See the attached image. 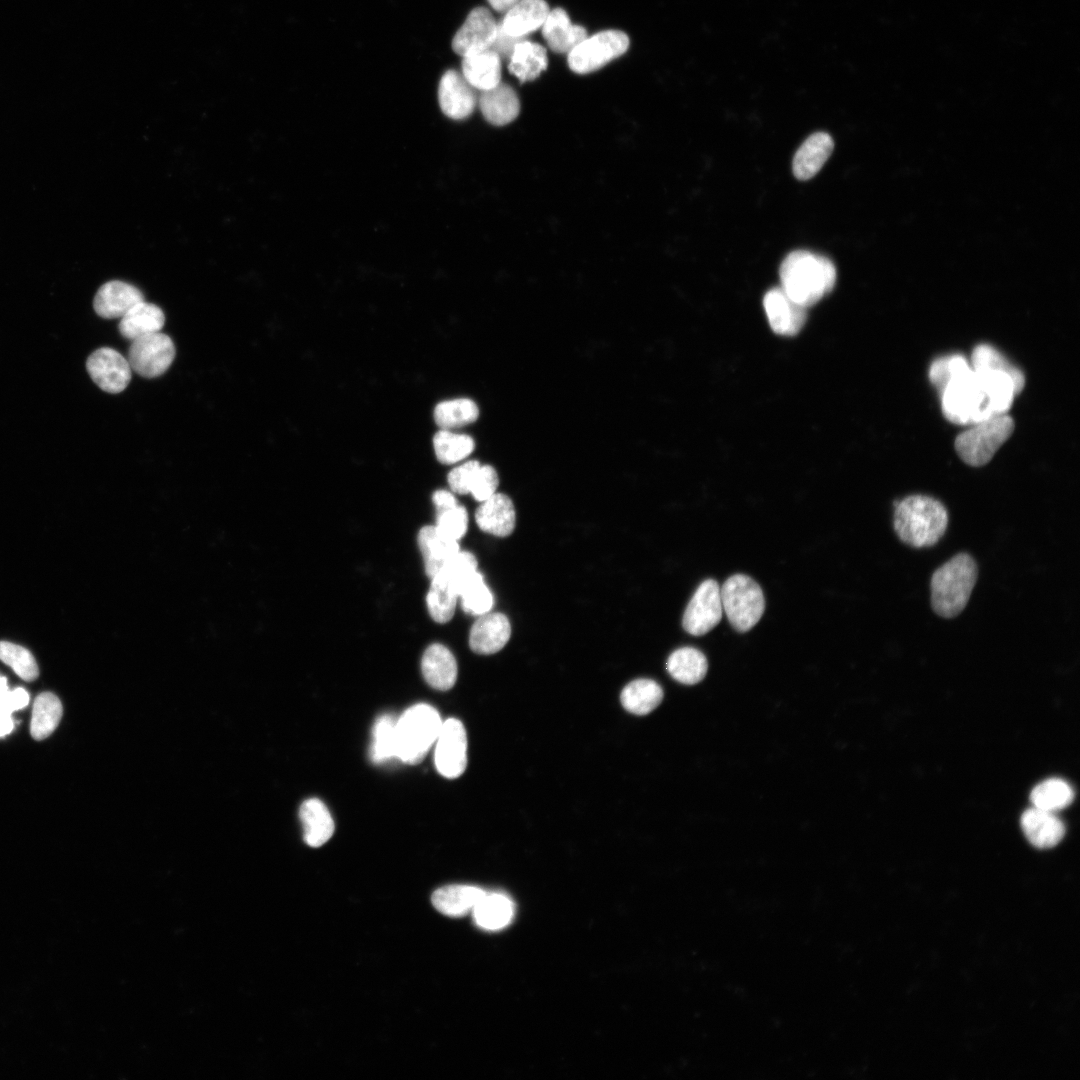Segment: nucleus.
<instances>
[{
    "label": "nucleus",
    "mask_w": 1080,
    "mask_h": 1080,
    "mask_svg": "<svg viewBox=\"0 0 1080 1080\" xmlns=\"http://www.w3.org/2000/svg\"><path fill=\"white\" fill-rule=\"evenodd\" d=\"M779 275L785 294L805 308L828 294L836 281L833 263L806 250L789 253L780 266Z\"/></svg>",
    "instance_id": "nucleus-1"
},
{
    "label": "nucleus",
    "mask_w": 1080,
    "mask_h": 1080,
    "mask_svg": "<svg viewBox=\"0 0 1080 1080\" xmlns=\"http://www.w3.org/2000/svg\"><path fill=\"white\" fill-rule=\"evenodd\" d=\"M894 530L898 538L913 548L935 545L949 521L945 506L926 495H910L894 503Z\"/></svg>",
    "instance_id": "nucleus-2"
},
{
    "label": "nucleus",
    "mask_w": 1080,
    "mask_h": 1080,
    "mask_svg": "<svg viewBox=\"0 0 1080 1080\" xmlns=\"http://www.w3.org/2000/svg\"><path fill=\"white\" fill-rule=\"evenodd\" d=\"M977 575L976 562L968 553H958L938 567L930 581L933 611L946 619L959 615L969 601Z\"/></svg>",
    "instance_id": "nucleus-3"
},
{
    "label": "nucleus",
    "mask_w": 1080,
    "mask_h": 1080,
    "mask_svg": "<svg viewBox=\"0 0 1080 1080\" xmlns=\"http://www.w3.org/2000/svg\"><path fill=\"white\" fill-rule=\"evenodd\" d=\"M940 394L942 412L954 424L972 425L995 416L983 381L972 367L954 376Z\"/></svg>",
    "instance_id": "nucleus-4"
},
{
    "label": "nucleus",
    "mask_w": 1080,
    "mask_h": 1080,
    "mask_svg": "<svg viewBox=\"0 0 1080 1080\" xmlns=\"http://www.w3.org/2000/svg\"><path fill=\"white\" fill-rule=\"evenodd\" d=\"M442 725L437 710L428 704L408 708L395 722V757L410 765L418 764L435 743Z\"/></svg>",
    "instance_id": "nucleus-5"
},
{
    "label": "nucleus",
    "mask_w": 1080,
    "mask_h": 1080,
    "mask_svg": "<svg viewBox=\"0 0 1080 1080\" xmlns=\"http://www.w3.org/2000/svg\"><path fill=\"white\" fill-rule=\"evenodd\" d=\"M1014 427V420L1007 414L989 417L960 433L954 442L955 450L967 465L984 466L1009 439Z\"/></svg>",
    "instance_id": "nucleus-6"
},
{
    "label": "nucleus",
    "mask_w": 1080,
    "mask_h": 1080,
    "mask_svg": "<svg viewBox=\"0 0 1080 1080\" xmlns=\"http://www.w3.org/2000/svg\"><path fill=\"white\" fill-rule=\"evenodd\" d=\"M721 602L730 624L746 632L761 619L765 598L759 584L744 574L729 577L720 588Z\"/></svg>",
    "instance_id": "nucleus-7"
},
{
    "label": "nucleus",
    "mask_w": 1080,
    "mask_h": 1080,
    "mask_svg": "<svg viewBox=\"0 0 1080 1080\" xmlns=\"http://www.w3.org/2000/svg\"><path fill=\"white\" fill-rule=\"evenodd\" d=\"M629 47L628 36L618 30H606L586 37L568 53L572 71L585 74L603 67Z\"/></svg>",
    "instance_id": "nucleus-8"
},
{
    "label": "nucleus",
    "mask_w": 1080,
    "mask_h": 1080,
    "mask_svg": "<svg viewBox=\"0 0 1080 1080\" xmlns=\"http://www.w3.org/2000/svg\"><path fill=\"white\" fill-rule=\"evenodd\" d=\"M175 358L172 339L161 332L151 333L132 341L128 362L133 371L146 378L162 375Z\"/></svg>",
    "instance_id": "nucleus-9"
},
{
    "label": "nucleus",
    "mask_w": 1080,
    "mask_h": 1080,
    "mask_svg": "<svg viewBox=\"0 0 1080 1080\" xmlns=\"http://www.w3.org/2000/svg\"><path fill=\"white\" fill-rule=\"evenodd\" d=\"M722 613L720 587L715 580L707 579L696 589L684 611L683 628L691 635H704L720 622Z\"/></svg>",
    "instance_id": "nucleus-10"
},
{
    "label": "nucleus",
    "mask_w": 1080,
    "mask_h": 1080,
    "mask_svg": "<svg viewBox=\"0 0 1080 1080\" xmlns=\"http://www.w3.org/2000/svg\"><path fill=\"white\" fill-rule=\"evenodd\" d=\"M435 743L438 772L449 779L459 777L467 766V736L461 721L449 718L442 722Z\"/></svg>",
    "instance_id": "nucleus-11"
},
{
    "label": "nucleus",
    "mask_w": 1080,
    "mask_h": 1080,
    "mask_svg": "<svg viewBox=\"0 0 1080 1080\" xmlns=\"http://www.w3.org/2000/svg\"><path fill=\"white\" fill-rule=\"evenodd\" d=\"M497 35L498 24L491 12L485 7H476L469 12L455 33L451 46L455 53L464 57L491 49Z\"/></svg>",
    "instance_id": "nucleus-12"
},
{
    "label": "nucleus",
    "mask_w": 1080,
    "mask_h": 1080,
    "mask_svg": "<svg viewBox=\"0 0 1080 1080\" xmlns=\"http://www.w3.org/2000/svg\"><path fill=\"white\" fill-rule=\"evenodd\" d=\"M87 371L92 380L105 392H122L131 380L128 360L116 350L103 347L87 359Z\"/></svg>",
    "instance_id": "nucleus-13"
},
{
    "label": "nucleus",
    "mask_w": 1080,
    "mask_h": 1080,
    "mask_svg": "<svg viewBox=\"0 0 1080 1080\" xmlns=\"http://www.w3.org/2000/svg\"><path fill=\"white\" fill-rule=\"evenodd\" d=\"M438 100L442 112L454 120L469 117L477 104L475 89L462 73L453 69L447 70L440 79Z\"/></svg>",
    "instance_id": "nucleus-14"
},
{
    "label": "nucleus",
    "mask_w": 1080,
    "mask_h": 1080,
    "mask_svg": "<svg viewBox=\"0 0 1080 1080\" xmlns=\"http://www.w3.org/2000/svg\"><path fill=\"white\" fill-rule=\"evenodd\" d=\"M763 306L769 325L776 334L794 336L806 322L807 308L792 301L781 287L772 288L765 294Z\"/></svg>",
    "instance_id": "nucleus-15"
},
{
    "label": "nucleus",
    "mask_w": 1080,
    "mask_h": 1080,
    "mask_svg": "<svg viewBox=\"0 0 1080 1080\" xmlns=\"http://www.w3.org/2000/svg\"><path fill=\"white\" fill-rule=\"evenodd\" d=\"M511 635L506 615L488 612L478 616L469 633V646L477 654L489 655L501 650Z\"/></svg>",
    "instance_id": "nucleus-16"
},
{
    "label": "nucleus",
    "mask_w": 1080,
    "mask_h": 1080,
    "mask_svg": "<svg viewBox=\"0 0 1080 1080\" xmlns=\"http://www.w3.org/2000/svg\"><path fill=\"white\" fill-rule=\"evenodd\" d=\"M143 300L142 292L135 286L112 280L98 289L93 300V307L97 315L102 318H121Z\"/></svg>",
    "instance_id": "nucleus-17"
},
{
    "label": "nucleus",
    "mask_w": 1080,
    "mask_h": 1080,
    "mask_svg": "<svg viewBox=\"0 0 1080 1080\" xmlns=\"http://www.w3.org/2000/svg\"><path fill=\"white\" fill-rule=\"evenodd\" d=\"M478 527L491 535L506 537L516 524L515 508L512 500L503 493H494L481 502L475 512Z\"/></svg>",
    "instance_id": "nucleus-18"
},
{
    "label": "nucleus",
    "mask_w": 1080,
    "mask_h": 1080,
    "mask_svg": "<svg viewBox=\"0 0 1080 1080\" xmlns=\"http://www.w3.org/2000/svg\"><path fill=\"white\" fill-rule=\"evenodd\" d=\"M550 12L545 0H519L506 11L498 29L501 33L523 38L528 33L542 27Z\"/></svg>",
    "instance_id": "nucleus-19"
},
{
    "label": "nucleus",
    "mask_w": 1080,
    "mask_h": 1080,
    "mask_svg": "<svg viewBox=\"0 0 1080 1080\" xmlns=\"http://www.w3.org/2000/svg\"><path fill=\"white\" fill-rule=\"evenodd\" d=\"M1021 827L1029 842L1037 848H1051L1064 836L1065 828L1054 812L1036 807L1027 809L1021 816Z\"/></svg>",
    "instance_id": "nucleus-20"
},
{
    "label": "nucleus",
    "mask_w": 1080,
    "mask_h": 1080,
    "mask_svg": "<svg viewBox=\"0 0 1080 1080\" xmlns=\"http://www.w3.org/2000/svg\"><path fill=\"white\" fill-rule=\"evenodd\" d=\"M834 142L825 132L810 135L796 151L793 158L794 176L802 181L815 176L832 154Z\"/></svg>",
    "instance_id": "nucleus-21"
},
{
    "label": "nucleus",
    "mask_w": 1080,
    "mask_h": 1080,
    "mask_svg": "<svg viewBox=\"0 0 1080 1080\" xmlns=\"http://www.w3.org/2000/svg\"><path fill=\"white\" fill-rule=\"evenodd\" d=\"M477 101L486 121L496 126L512 122L520 111L516 92L501 82L493 88L481 91Z\"/></svg>",
    "instance_id": "nucleus-22"
},
{
    "label": "nucleus",
    "mask_w": 1080,
    "mask_h": 1080,
    "mask_svg": "<svg viewBox=\"0 0 1080 1080\" xmlns=\"http://www.w3.org/2000/svg\"><path fill=\"white\" fill-rule=\"evenodd\" d=\"M422 674L426 682L438 690L452 688L457 679V663L454 655L444 645L431 644L421 660Z\"/></svg>",
    "instance_id": "nucleus-23"
},
{
    "label": "nucleus",
    "mask_w": 1080,
    "mask_h": 1080,
    "mask_svg": "<svg viewBox=\"0 0 1080 1080\" xmlns=\"http://www.w3.org/2000/svg\"><path fill=\"white\" fill-rule=\"evenodd\" d=\"M542 35L552 51L569 53L587 37V32L582 26L572 24L565 10L556 8L544 21Z\"/></svg>",
    "instance_id": "nucleus-24"
},
{
    "label": "nucleus",
    "mask_w": 1080,
    "mask_h": 1080,
    "mask_svg": "<svg viewBox=\"0 0 1080 1080\" xmlns=\"http://www.w3.org/2000/svg\"><path fill=\"white\" fill-rule=\"evenodd\" d=\"M462 75L474 89L484 91L495 87L501 82L500 55L488 49L464 56Z\"/></svg>",
    "instance_id": "nucleus-25"
},
{
    "label": "nucleus",
    "mask_w": 1080,
    "mask_h": 1080,
    "mask_svg": "<svg viewBox=\"0 0 1080 1080\" xmlns=\"http://www.w3.org/2000/svg\"><path fill=\"white\" fill-rule=\"evenodd\" d=\"M419 549L425 560L426 574L432 578L442 564L460 551L458 541L446 536L436 526H425L417 537Z\"/></svg>",
    "instance_id": "nucleus-26"
},
{
    "label": "nucleus",
    "mask_w": 1080,
    "mask_h": 1080,
    "mask_svg": "<svg viewBox=\"0 0 1080 1080\" xmlns=\"http://www.w3.org/2000/svg\"><path fill=\"white\" fill-rule=\"evenodd\" d=\"M299 817L303 826L304 840L311 847L326 843L334 832V821L325 804L316 798L302 803Z\"/></svg>",
    "instance_id": "nucleus-27"
},
{
    "label": "nucleus",
    "mask_w": 1080,
    "mask_h": 1080,
    "mask_svg": "<svg viewBox=\"0 0 1080 1080\" xmlns=\"http://www.w3.org/2000/svg\"><path fill=\"white\" fill-rule=\"evenodd\" d=\"M164 323L165 316L161 308L143 300L120 318L119 332L123 337L133 341L142 336L160 332Z\"/></svg>",
    "instance_id": "nucleus-28"
},
{
    "label": "nucleus",
    "mask_w": 1080,
    "mask_h": 1080,
    "mask_svg": "<svg viewBox=\"0 0 1080 1080\" xmlns=\"http://www.w3.org/2000/svg\"><path fill=\"white\" fill-rule=\"evenodd\" d=\"M484 890L469 885H448L432 895L433 906L442 914L459 917L472 911Z\"/></svg>",
    "instance_id": "nucleus-29"
},
{
    "label": "nucleus",
    "mask_w": 1080,
    "mask_h": 1080,
    "mask_svg": "<svg viewBox=\"0 0 1080 1080\" xmlns=\"http://www.w3.org/2000/svg\"><path fill=\"white\" fill-rule=\"evenodd\" d=\"M545 48L526 40L517 42L510 54L508 69L522 82L537 78L547 68Z\"/></svg>",
    "instance_id": "nucleus-30"
},
{
    "label": "nucleus",
    "mask_w": 1080,
    "mask_h": 1080,
    "mask_svg": "<svg viewBox=\"0 0 1080 1080\" xmlns=\"http://www.w3.org/2000/svg\"><path fill=\"white\" fill-rule=\"evenodd\" d=\"M666 669L678 682L693 685L705 677L708 662L700 650L693 647H682L670 654L666 662Z\"/></svg>",
    "instance_id": "nucleus-31"
},
{
    "label": "nucleus",
    "mask_w": 1080,
    "mask_h": 1080,
    "mask_svg": "<svg viewBox=\"0 0 1080 1080\" xmlns=\"http://www.w3.org/2000/svg\"><path fill=\"white\" fill-rule=\"evenodd\" d=\"M476 923L488 930H497L509 924L513 916V904L503 894L484 892L473 908Z\"/></svg>",
    "instance_id": "nucleus-32"
},
{
    "label": "nucleus",
    "mask_w": 1080,
    "mask_h": 1080,
    "mask_svg": "<svg viewBox=\"0 0 1080 1080\" xmlns=\"http://www.w3.org/2000/svg\"><path fill=\"white\" fill-rule=\"evenodd\" d=\"M663 699L661 686L651 679H636L627 684L620 695L622 706L630 713L646 715Z\"/></svg>",
    "instance_id": "nucleus-33"
},
{
    "label": "nucleus",
    "mask_w": 1080,
    "mask_h": 1080,
    "mask_svg": "<svg viewBox=\"0 0 1080 1080\" xmlns=\"http://www.w3.org/2000/svg\"><path fill=\"white\" fill-rule=\"evenodd\" d=\"M62 704L50 692L39 694L33 704L30 732L34 739L43 740L51 735L62 717Z\"/></svg>",
    "instance_id": "nucleus-34"
},
{
    "label": "nucleus",
    "mask_w": 1080,
    "mask_h": 1080,
    "mask_svg": "<svg viewBox=\"0 0 1080 1080\" xmlns=\"http://www.w3.org/2000/svg\"><path fill=\"white\" fill-rule=\"evenodd\" d=\"M479 417L478 405L469 398H456L439 402L433 418L440 429L452 430L475 422Z\"/></svg>",
    "instance_id": "nucleus-35"
},
{
    "label": "nucleus",
    "mask_w": 1080,
    "mask_h": 1080,
    "mask_svg": "<svg viewBox=\"0 0 1080 1080\" xmlns=\"http://www.w3.org/2000/svg\"><path fill=\"white\" fill-rule=\"evenodd\" d=\"M458 594L454 587L439 573L431 578L426 597L427 608L437 623H446L454 615Z\"/></svg>",
    "instance_id": "nucleus-36"
},
{
    "label": "nucleus",
    "mask_w": 1080,
    "mask_h": 1080,
    "mask_svg": "<svg viewBox=\"0 0 1080 1080\" xmlns=\"http://www.w3.org/2000/svg\"><path fill=\"white\" fill-rule=\"evenodd\" d=\"M433 448L438 461L450 465L467 458L474 451L475 442L469 435L440 429L433 437Z\"/></svg>",
    "instance_id": "nucleus-37"
},
{
    "label": "nucleus",
    "mask_w": 1080,
    "mask_h": 1080,
    "mask_svg": "<svg viewBox=\"0 0 1080 1080\" xmlns=\"http://www.w3.org/2000/svg\"><path fill=\"white\" fill-rule=\"evenodd\" d=\"M1074 797L1071 786L1062 779H1047L1031 792L1030 799L1033 807L1055 812L1068 806Z\"/></svg>",
    "instance_id": "nucleus-38"
},
{
    "label": "nucleus",
    "mask_w": 1080,
    "mask_h": 1080,
    "mask_svg": "<svg viewBox=\"0 0 1080 1080\" xmlns=\"http://www.w3.org/2000/svg\"><path fill=\"white\" fill-rule=\"evenodd\" d=\"M459 597L463 610L475 616L490 612L493 607V595L478 571L462 586Z\"/></svg>",
    "instance_id": "nucleus-39"
},
{
    "label": "nucleus",
    "mask_w": 1080,
    "mask_h": 1080,
    "mask_svg": "<svg viewBox=\"0 0 1080 1080\" xmlns=\"http://www.w3.org/2000/svg\"><path fill=\"white\" fill-rule=\"evenodd\" d=\"M971 367L975 371L1001 370L1008 372L1021 389L1025 385L1024 374L1012 365L999 351L988 344L977 345L971 355Z\"/></svg>",
    "instance_id": "nucleus-40"
},
{
    "label": "nucleus",
    "mask_w": 1080,
    "mask_h": 1080,
    "mask_svg": "<svg viewBox=\"0 0 1080 1080\" xmlns=\"http://www.w3.org/2000/svg\"><path fill=\"white\" fill-rule=\"evenodd\" d=\"M0 660L10 666L14 672L26 681L38 677L37 663L29 650L6 641H0Z\"/></svg>",
    "instance_id": "nucleus-41"
},
{
    "label": "nucleus",
    "mask_w": 1080,
    "mask_h": 1080,
    "mask_svg": "<svg viewBox=\"0 0 1080 1080\" xmlns=\"http://www.w3.org/2000/svg\"><path fill=\"white\" fill-rule=\"evenodd\" d=\"M395 722L394 718L388 714L381 715L375 721L370 749V756L374 763H382L395 757Z\"/></svg>",
    "instance_id": "nucleus-42"
},
{
    "label": "nucleus",
    "mask_w": 1080,
    "mask_h": 1080,
    "mask_svg": "<svg viewBox=\"0 0 1080 1080\" xmlns=\"http://www.w3.org/2000/svg\"><path fill=\"white\" fill-rule=\"evenodd\" d=\"M966 358L962 355H951L934 360L929 369V379L938 389L939 393L947 383L956 375L970 369Z\"/></svg>",
    "instance_id": "nucleus-43"
},
{
    "label": "nucleus",
    "mask_w": 1080,
    "mask_h": 1080,
    "mask_svg": "<svg viewBox=\"0 0 1080 1080\" xmlns=\"http://www.w3.org/2000/svg\"><path fill=\"white\" fill-rule=\"evenodd\" d=\"M446 536L459 540L467 531L468 514L459 503L455 506L437 510L436 525Z\"/></svg>",
    "instance_id": "nucleus-44"
},
{
    "label": "nucleus",
    "mask_w": 1080,
    "mask_h": 1080,
    "mask_svg": "<svg viewBox=\"0 0 1080 1080\" xmlns=\"http://www.w3.org/2000/svg\"><path fill=\"white\" fill-rule=\"evenodd\" d=\"M499 484L497 471L491 465L480 464L473 479L470 493L473 498L482 502L496 493Z\"/></svg>",
    "instance_id": "nucleus-45"
},
{
    "label": "nucleus",
    "mask_w": 1080,
    "mask_h": 1080,
    "mask_svg": "<svg viewBox=\"0 0 1080 1080\" xmlns=\"http://www.w3.org/2000/svg\"><path fill=\"white\" fill-rule=\"evenodd\" d=\"M479 466L480 462L469 460L453 468L447 477L452 492L460 495L469 494Z\"/></svg>",
    "instance_id": "nucleus-46"
},
{
    "label": "nucleus",
    "mask_w": 1080,
    "mask_h": 1080,
    "mask_svg": "<svg viewBox=\"0 0 1080 1080\" xmlns=\"http://www.w3.org/2000/svg\"><path fill=\"white\" fill-rule=\"evenodd\" d=\"M28 702L29 695L24 688L9 690L6 678L0 676V716L11 715L27 706Z\"/></svg>",
    "instance_id": "nucleus-47"
},
{
    "label": "nucleus",
    "mask_w": 1080,
    "mask_h": 1080,
    "mask_svg": "<svg viewBox=\"0 0 1080 1080\" xmlns=\"http://www.w3.org/2000/svg\"><path fill=\"white\" fill-rule=\"evenodd\" d=\"M432 500L437 510L449 508L458 504L454 494L444 489L435 491L432 495Z\"/></svg>",
    "instance_id": "nucleus-48"
},
{
    "label": "nucleus",
    "mask_w": 1080,
    "mask_h": 1080,
    "mask_svg": "<svg viewBox=\"0 0 1080 1080\" xmlns=\"http://www.w3.org/2000/svg\"><path fill=\"white\" fill-rule=\"evenodd\" d=\"M492 8L499 12H506L519 0H487Z\"/></svg>",
    "instance_id": "nucleus-49"
},
{
    "label": "nucleus",
    "mask_w": 1080,
    "mask_h": 1080,
    "mask_svg": "<svg viewBox=\"0 0 1080 1080\" xmlns=\"http://www.w3.org/2000/svg\"><path fill=\"white\" fill-rule=\"evenodd\" d=\"M14 727L11 715L0 716V737L9 734Z\"/></svg>",
    "instance_id": "nucleus-50"
}]
</instances>
